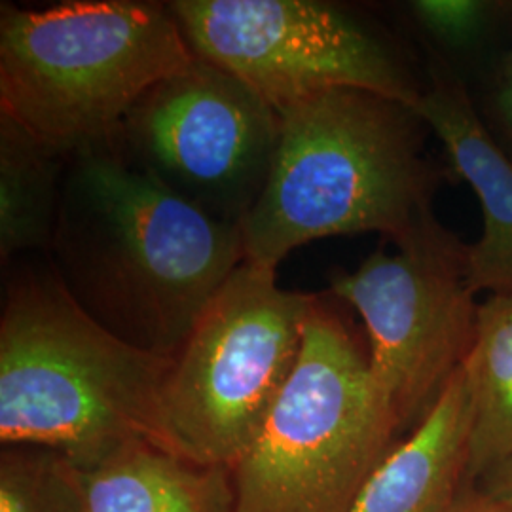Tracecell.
I'll use <instances>...</instances> for the list:
<instances>
[{"label":"cell","mask_w":512,"mask_h":512,"mask_svg":"<svg viewBox=\"0 0 512 512\" xmlns=\"http://www.w3.org/2000/svg\"><path fill=\"white\" fill-rule=\"evenodd\" d=\"M54 272L74 302L122 340L175 357L245 262L238 224L215 219L129 164L118 145L65 164Z\"/></svg>","instance_id":"6da1fadb"},{"label":"cell","mask_w":512,"mask_h":512,"mask_svg":"<svg viewBox=\"0 0 512 512\" xmlns=\"http://www.w3.org/2000/svg\"><path fill=\"white\" fill-rule=\"evenodd\" d=\"M414 107L340 88L279 114L268 183L239 224L245 262L277 270L294 249L334 236L404 238L431 211L437 173Z\"/></svg>","instance_id":"7a4b0ae2"},{"label":"cell","mask_w":512,"mask_h":512,"mask_svg":"<svg viewBox=\"0 0 512 512\" xmlns=\"http://www.w3.org/2000/svg\"><path fill=\"white\" fill-rule=\"evenodd\" d=\"M171 365L97 323L54 268L21 270L0 315V442L52 450L78 471L137 440L160 444Z\"/></svg>","instance_id":"3957f363"},{"label":"cell","mask_w":512,"mask_h":512,"mask_svg":"<svg viewBox=\"0 0 512 512\" xmlns=\"http://www.w3.org/2000/svg\"><path fill=\"white\" fill-rule=\"evenodd\" d=\"M194 59L167 4H2L0 116L61 158L110 147L135 103Z\"/></svg>","instance_id":"277c9868"},{"label":"cell","mask_w":512,"mask_h":512,"mask_svg":"<svg viewBox=\"0 0 512 512\" xmlns=\"http://www.w3.org/2000/svg\"><path fill=\"white\" fill-rule=\"evenodd\" d=\"M397 435L370 353L315 294L293 374L230 469L236 512H349Z\"/></svg>","instance_id":"5b68a950"},{"label":"cell","mask_w":512,"mask_h":512,"mask_svg":"<svg viewBox=\"0 0 512 512\" xmlns=\"http://www.w3.org/2000/svg\"><path fill=\"white\" fill-rule=\"evenodd\" d=\"M277 270L243 262L173 357L160 444L232 469L251 448L298 363L315 294L285 291Z\"/></svg>","instance_id":"8992f818"},{"label":"cell","mask_w":512,"mask_h":512,"mask_svg":"<svg viewBox=\"0 0 512 512\" xmlns=\"http://www.w3.org/2000/svg\"><path fill=\"white\" fill-rule=\"evenodd\" d=\"M353 274L332 277L334 298L363 317L374 378L410 433L473 348L478 319L469 285L467 245L440 224L433 209Z\"/></svg>","instance_id":"52a82bcc"},{"label":"cell","mask_w":512,"mask_h":512,"mask_svg":"<svg viewBox=\"0 0 512 512\" xmlns=\"http://www.w3.org/2000/svg\"><path fill=\"white\" fill-rule=\"evenodd\" d=\"M196 57L236 76L277 114L340 88L416 107L421 90L384 42L313 0H175Z\"/></svg>","instance_id":"ba28073f"},{"label":"cell","mask_w":512,"mask_h":512,"mask_svg":"<svg viewBox=\"0 0 512 512\" xmlns=\"http://www.w3.org/2000/svg\"><path fill=\"white\" fill-rule=\"evenodd\" d=\"M279 114L196 57L129 110L116 145L129 164L215 219L241 224L268 183Z\"/></svg>","instance_id":"9c48e42d"},{"label":"cell","mask_w":512,"mask_h":512,"mask_svg":"<svg viewBox=\"0 0 512 512\" xmlns=\"http://www.w3.org/2000/svg\"><path fill=\"white\" fill-rule=\"evenodd\" d=\"M431 74L433 86L421 92L414 109L482 207V236L467 245L469 285L475 293H512V160L482 124L458 76L442 67Z\"/></svg>","instance_id":"30bf717a"},{"label":"cell","mask_w":512,"mask_h":512,"mask_svg":"<svg viewBox=\"0 0 512 512\" xmlns=\"http://www.w3.org/2000/svg\"><path fill=\"white\" fill-rule=\"evenodd\" d=\"M473 397L463 366L366 480L349 512H452L469 488Z\"/></svg>","instance_id":"8fae6325"},{"label":"cell","mask_w":512,"mask_h":512,"mask_svg":"<svg viewBox=\"0 0 512 512\" xmlns=\"http://www.w3.org/2000/svg\"><path fill=\"white\" fill-rule=\"evenodd\" d=\"M88 512H236L232 471L137 440L80 471Z\"/></svg>","instance_id":"7c38bea8"},{"label":"cell","mask_w":512,"mask_h":512,"mask_svg":"<svg viewBox=\"0 0 512 512\" xmlns=\"http://www.w3.org/2000/svg\"><path fill=\"white\" fill-rule=\"evenodd\" d=\"M463 370L473 397V482L512 459V293L478 304L475 342Z\"/></svg>","instance_id":"4fadbf2b"},{"label":"cell","mask_w":512,"mask_h":512,"mask_svg":"<svg viewBox=\"0 0 512 512\" xmlns=\"http://www.w3.org/2000/svg\"><path fill=\"white\" fill-rule=\"evenodd\" d=\"M67 160L0 116L2 262L27 251H50Z\"/></svg>","instance_id":"5bb4252c"},{"label":"cell","mask_w":512,"mask_h":512,"mask_svg":"<svg viewBox=\"0 0 512 512\" xmlns=\"http://www.w3.org/2000/svg\"><path fill=\"white\" fill-rule=\"evenodd\" d=\"M0 512H88L80 471L52 450L2 446Z\"/></svg>","instance_id":"9a60e30c"},{"label":"cell","mask_w":512,"mask_h":512,"mask_svg":"<svg viewBox=\"0 0 512 512\" xmlns=\"http://www.w3.org/2000/svg\"><path fill=\"white\" fill-rule=\"evenodd\" d=\"M410 10L421 27L444 46L467 48L482 37L494 4L478 0H418Z\"/></svg>","instance_id":"2e32d148"},{"label":"cell","mask_w":512,"mask_h":512,"mask_svg":"<svg viewBox=\"0 0 512 512\" xmlns=\"http://www.w3.org/2000/svg\"><path fill=\"white\" fill-rule=\"evenodd\" d=\"M452 512H512V507L494 495L486 494L482 488L469 486Z\"/></svg>","instance_id":"e0dca14e"},{"label":"cell","mask_w":512,"mask_h":512,"mask_svg":"<svg viewBox=\"0 0 512 512\" xmlns=\"http://www.w3.org/2000/svg\"><path fill=\"white\" fill-rule=\"evenodd\" d=\"M478 488L512 507V459L495 467L494 471H490L484 478H480Z\"/></svg>","instance_id":"ac0fdd59"},{"label":"cell","mask_w":512,"mask_h":512,"mask_svg":"<svg viewBox=\"0 0 512 512\" xmlns=\"http://www.w3.org/2000/svg\"><path fill=\"white\" fill-rule=\"evenodd\" d=\"M497 110H499L501 124L512 141V57L503 73L501 86L497 92Z\"/></svg>","instance_id":"d6986e66"}]
</instances>
